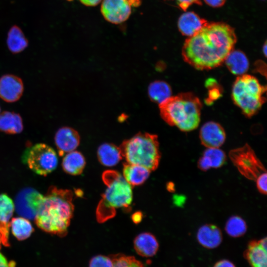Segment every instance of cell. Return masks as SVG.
Wrapping results in <instances>:
<instances>
[{"label":"cell","mask_w":267,"mask_h":267,"mask_svg":"<svg viewBox=\"0 0 267 267\" xmlns=\"http://www.w3.org/2000/svg\"><path fill=\"white\" fill-rule=\"evenodd\" d=\"M196 237L201 245L209 249L218 247L222 240L221 229L213 224H206L201 226L197 232Z\"/></svg>","instance_id":"16"},{"label":"cell","mask_w":267,"mask_h":267,"mask_svg":"<svg viewBox=\"0 0 267 267\" xmlns=\"http://www.w3.org/2000/svg\"><path fill=\"white\" fill-rule=\"evenodd\" d=\"M23 91V83L19 77L6 74L0 78V98L4 101H17L22 96Z\"/></svg>","instance_id":"11"},{"label":"cell","mask_w":267,"mask_h":267,"mask_svg":"<svg viewBox=\"0 0 267 267\" xmlns=\"http://www.w3.org/2000/svg\"><path fill=\"white\" fill-rule=\"evenodd\" d=\"M148 92L151 100L159 104L172 96L171 87L162 81H155L151 83L149 85Z\"/></svg>","instance_id":"25"},{"label":"cell","mask_w":267,"mask_h":267,"mask_svg":"<svg viewBox=\"0 0 267 267\" xmlns=\"http://www.w3.org/2000/svg\"><path fill=\"white\" fill-rule=\"evenodd\" d=\"M173 0L176 2L177 4L183 11L186 10L190 5L193 4L201 5V0Z\"/></svg>","instance_id":"32"},{"label":"cell","mask_w":267,"mask_h":267,"mask_svg":"<svg viewBox=\"0 0 267 267\" xmlns=\"http://www.w3.org/2000/svg\"><path fill=\"white\" fill-rule=\"evenodd\" d=\"M10 226L13 235L20 241L29 238L34 231V228L28 219L23 217L12 218Z\"/></svg>","instance_id":"27"},{"label":"cell","mask_w":267,"mask_h":267,"mask_svg":"<svg viewBox=\"0 0 267 267\" xmlns=\"http://www.w3.org/2000/svg\"><path fill=\"white\" fill-rule=\"evenodd\" d=\"M44 196L35 189L25 187L16 196L14 203L17 213L28 220H34Z\"/></svg>","instance_id":"9"},{"label":"cell","mask_w":267,"mask_h":267,"mask_svg":"<svg viewBox=\"0 0 267 267\" xmlns=\"http://www.w3.org/2000/svg\"><path fill=\"white\" fill-rule=\"evenodd\" d=\"M266 88L258 80L249 75L238 77L232 87V97L234 102L250 117L255 114L266 101L264 94Z\"/></svg>","instance_id":"6"},{"label":"cell","mask_w":267,"mask_h":267,"mask_svg":"<svg viewBox=\"0 0 267 267\" xmlns=\"http://www.w3.org/2000/svg\"><path fill=\"white\" fill-rule=\"evenodd\" d=\"M7 45L13 53H18L24 50L28 45V41L21 30L17 26L9 30L7 38Z\"/></svg>","instance_id":"26"},{"label":"cell","mask_w":267,"mask_h":267,"mask_svg":"<svg viewBox=\"0 0 267 267\" xmlns=\"http://www.w3.org/2000/svg\"><path fill=\"white\" fill-rule=\"evenodd\" d=\"M208 22L192 11L183 13L178 18V27L183 36L191 37L201 29Z\"/></svg>","instance_id":"17"},{"label":"cell","mask_w":267,"mask_h":267,"mask_svg":"<svg viewBox=\"0 0 267 267\" xmlns=\"http://www.w3.org/2000/svg\"><path fill=\"white\" fill-rule=\"evenodd\" d=\"M135 252L143 257H152L157 252L159 243L155 236L149 232L137 235L134 240Z\"/></svg>","instance_id":"18"},{"label":"cell","mask_w":267,"mask_h":267,"mask_svg":"<svg viewBox=\"0 0 267 267\" xmlns=\"http://www.w3.org/2000/svg\"><path fill=\"white\" fill-rule=\"evenodd\" d=\"M101 0H80L84 4L87 6H95L98 4Z\"/></svg>","instance_id":"37"},{"label":"cell","mask_w":267,"mask_h":267,"mask_svg":"<svg viewBox=\"0 0 267 267\" xmlns=\"http://www.w3.org/2000/svg\"><path fill=\"white\" fill-rule=\"evenodd\" d=\"M14 211V203L5 194H0V234L2 243L8 245L10 221Z\"/></svg>","instance_id":"15"},{"label":"cell","mask_w":267,"mask_h":267,"mask_svg":"<svg viewBox=\"0 0 267 267\" xmlns=\"http://www.w3.org/2000/svg\"><path fill=\"white\" fill-rule=\"evenodd\" d=\"M226 158L224 152L219 148H207L199 158L197 166L203 171L211 168H219L224 164Z\"/></svg>","instance_id":"19"},{"label":"cell","mask_w":267,"mask_h":267,"mask_svg":"<svg viewBox=\"0 0 267 267\" xmlns=\"http://www.w3.org/2000/svg\"><path fill=\"white\" fill-rule=\"evenodd\" d=\"M86 163L84 155L81 152L74 150L65 155L62 160V167L67 174L77 176L82 173Z\"/></svg>","instance_id":"23"},{"label":"cell","mask_w":267,"mask_h":267,"mask_svg":"<svg viewBox=\"0 0 267 267\" xmlns=\"http://www.w3.org/2000/svg\"><path fill=\"white\" fill-rule=\"evenodd\" d=\"M224 62L230 71L236 75H243L249 68V61L246 55L238 50L231 51Z\"/></svg>","instance_id":"24"},{"label":"cell","mask_w":267,"mask_h":267,"mask_svg":"<svg viewBox=\"0 0 267 267\" xmlns=\"http://www.w3.org/2000/svg\"><path fill=\"white\" fill-rule=\"evenodd\" d=\"M267 238L250 241L244 256L252 267H267Z\"/></svg>","instance_id":"14"},{"label":"cell","mask_w":267,"mask_h":267,"mask_svg":"<svg viewBox=\"0 0 267 267\" xmlns=\"http://www.w3.org/2000/svg\"><path fill=\"white\" fill-rule=\"evenodd\" d=\"M113 262L110 257L104 255H97L89 261V267H112Z\"/></svg>","instance_id":"30"},{"label":"cell","mask_w":267,"mask_h":267,"mask_svg":"<svg viewBox=\"0 0 267 267\" xmlns=\"http://www.w3.org/2000/svg\"><path fill=\"white\" fill-rule=\"evenodd\" d=\"M208 5L213 7H219L222 6L226 0H204Z\"/></svg>","instance_id":"33"},{"label":"cell","mask_w":267,"mask_h":267,"mask_svg":"<svg viewBox=\"0 0 267 267\" xmlns=\"http://www.w3.org/2000/svg\"></svg>","instance_id":"40"},{"label":"cell","mask_w":267,"mask_h":267,"mask_svg":"<svg viewBox=\"0 0 267 267\" xmlns=\"http://www.w3.org/2000/svg\"><path fill=\"white\" fill-rule=\"evenodd\" d=\"M150 172L146 168L140 165L129 163L123 164V176L132 186L143 183L148 178Z\"/></svg>","instance_id":"20"},{"label":"cell","mask_w":267,"mask_h":267,"mask_svg":"<svg viewBox=\"0 0 267 267\" xmlns=\"http://www.w3.org/2000/svg\"><path fill=\"white\" fill-rule=\"evenodd\" d=\"M247 229L245 221L238 216H233L227 221L225 230L232 237H239L243 236Z\"/></svg>","instance_id":"28"},{"label":"cell","mask_w":267,"mask_h":267,"mask_svg":"<svg viewBox=\"0 0 267 267\" xmlns=\"http://www.w3.org/2000/svg\"><path fill=\"white\" fill-rule=\"evenodd\" d=\"M161 117L169 125L183 132L195 129L200 121L202 104L191 92L171 96L159 104Z\"/></svg>","instance_id":"3"},{"label":"cell","mask_w":267,"mask_h":267,"mask_svg":"<svg viewBox=\"0 0 267 267\" xmlns=\"http://www.w3.org/2000/svg\"><path fill=\"white\" fill-rule=\"evenodd\" d=\"M119 148L127 163L143 166L150 171L159 166L161 153L157 135L139 133L124 140Z\"/></svg>","instance_id":"5"},{"label":"cell","mask_w":267,"mask_h":267,"mask_svg":"<svg viewBox=\"0 0 267 267\" xmlns=\"http://www.w3.org/2000/svg\"><path fill=\"white\" fill-rule=\"evenodd\" d=\"M199 136L201 143L207 148H219L226 138L223 128L214 122L204 124L200 129Z\"/></svg>","instance_id":"12"},{"label":"cell","mask_w":267,"mask_h":267,"mask_svg":"<svg viewBox=\"0 0 267 267\" xmlns=\"http://www.w3.org/2000/svg\"><path fill=\"white\" fill-rule=\"evenodd\" d=\"M102 178L107 188L96 209L97 220L100 223L114 217L116 208L129 209L133 200L132 186L118 172L106 171Z\"/></svg>","instance_id":"4"},{"label":"cell","mask_w":267,"mask_h":267,"mask_svg":"<svg viewBox=\"0 0 267 267\" xmlns=\"http://www.w3.org/2000/svg\"><path fill=\"white\" fill-rule=\"evenodd\" d=\"M267 172H264L260 174L256 179V185L259 191L263 194H267Z\"/></svg>","instance_id":"31"},{"label":"cell","mask_w":267,"mask_h":267,"mask_svg":"<svg viewBox=\"0 0 267 267\" xmlns=\"http://www.w3.org/2000/svg\"><path fill=\"white\" fill-rule=\"evenodd\" d=\"M0 267H14V263H8L5 257L0 252Z\"/></svg>","instance_id":"35"},{"label":"cell","mask_w":267,"mask_h":267,"mask_svg":"<svg viewBox=\"0 0 267 267\" xmlns=\"http://www.w3.org/2000/svg\"><path fill=\"white\" fill-rule=\"evenodd\" d=\"M23 158L29 168L38 175L45 176L54 171L58 164L55 150L44 143H37L28 148Z\"/></svg>","instance_id":"7"},{"label":"cell","mask_w":267,"mask_h":267,"mask_svg":"<svg viewBox=\"0 0 267 267\" xmlns=\"http://www.w3.org/2000/svg\"><path fill=\"white\" fill-rule=\"evenodd\" d=\"M167 190L170 192H174L175 190V185L173 182H170L167 183Z\"/></svg>","instance_id":"38"},{"label":"cell","mask_w":267,"mask_h":267,"mask_svg":"<svg viewBox=\"0 0 267 267\" xmlns=\"http://www.w3.org/2000/svg\"><path fill=\"white\" fill-rule=\"evenodd\" d=\"M112 267H144L143 264L133 256L123 254L113 255L110 257Z\"/></svg>","instance_id":"29"},{"label":"cell","mask_w":267,"mask_h":267,"mask_svg":"<svg viewBox=\"0 0 267 267\" xmlns=\"http://www.w3.org/2000/svg\"><path fill=\"white\" fill-rule=\"evenodd\" d=\"M101 11L108 21L119 24L126 21L131 13L130 0H103Z\"/></svg>","instance_id":"10"},{"label":"cell","mask_w":267,"mask_h":267,"mask_svg":"<svg viewBox=\"0 0 267 267\" xmlns=\"http://www.w3.org/2000/svg\"><path fill=\"white\" fill-rule=\"evenodd\" d=\"M132 219L134 223H138L142 219V214L140 212H135L132 215Z\"/></svg>","instance_id":"36"},{"label":"cell","mask_w":267,"mask_h":267,"mask_svg":"<svg viewBox=\"0 0 267 267\" xmlns=\"http://www.w3.org/2000/svg\"><path fill=\"white\" fill-rule=\"evenodd\" d=\"M23 124L21 116L14 112L4 111L0 114V131L7 134L22 132Z\"/></svg>","instance_id":"22"},{"label":"cell","mask_w":267,"mask_h":267,"mask_svg":"<svg viewBox=\"0 0 267 267\" xmlns=\"http://www.w3.org/2000/svg\"><path fill=\"white\" fill-rule=\"evenodd\" d=\"M73 192L51 186L44 196L34 219L42 230L63 237L73 217Z\"/></svg>","instance_id":"2"},{"label":"cell","mask_w":267,"mask_h":267,"mask_svg":"<svg viewBox=\"0 0 267 267\" xmlns=\"http://www.w3.org/2000/svg\"><path fill=\"white\" fill-rule=\"evenodd\" d=\"M236 41L234 30L229 25L207 23L185 41L182 55L184 61L197 69H211L224 61Z\"/></svg>","instance_id":"1"},{"label":"cell","mask_w":267,"mask_h":267,"mask_svg":"<svg viewBox=\"0 0 267 267\" xmlns=\"http://www.w3.org/2000/svg\"><path fill=\"white\" fill-rule=\"evenodd\" d=\"M54 141L60 156L75 150L80 142L78 133L74 129L64 127L55 133Z\"/></svg>","instance_id":"13"},{"label":"cell","mask_w":267,"mask_h":267,"mask_svg":"<svg viewBox=\"0 0 267 267\" xmlns=\"http://www.w3.org/2000/svg\"><path fill=\"white\" fill-rule=\"evenodd\" d=\"M97 156L99 162L106 167L116 165L123 158L119 147L111 143H104L100 145Z\"/></svg>","instance_id":"21"},{"label":"cell","mask_w":267,"mask_h":267,"mask_svg":"<svg viewBox=\"0 0 267 267\" xmlns=\"http://www.w3.org/2000/svg\"><path fill=\"white\" fill-rule=\"evenodd\" d=\"M213 267H235V266L227 260H222L217 262Z\"/></svg>","instance_id":"34"},{"label":"cell","mask_w":267,"mask_h":267,"mask_svg":"<svg viewBox=\"0 0 267 267\" xmlns=\"http://www.w3.org/2000/svg\"><path fill=\"white\" fill-rule=\"evenodd\" d=\"M229 157L240 174L248 179L255 180L260 174L266 172L264 165L248 144L231 150Z\"/></svg>","instance_id":"8"},{"label":"cell","mask_w":267,"mask_h":267,"mask_svg":"<svg viewBox=\"0 0 267 267\" xmlns=\"http://www.w3.org/2000/svg\"><path fill=\"white\" fill-rule=\"evenodd\" d=\"M267 42H266L263 47V51L265 56H267Z\"/></svg>","instance_id":"39"}]
</instances>
